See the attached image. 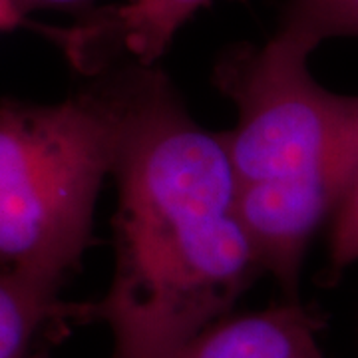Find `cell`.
Instances as JSON below:
<instances>
[{
  "mask_svg": "<svg viewBox=\"0 0 358 358\" xmlns=\"http://www.w3.org/2000/svg\"><path fill=\"white\" fill-rule=\"evenodd\" d=\"M114 176V277L90 320L110 327L112 358H171L225 319L263 267L221 134L187 114L154 66L141 70Z\"/></svg>",
  "mask_w": 358,
  "mask_h": 358,
  "instance_id": "6da1fadb",
  "label": "cell"
},
{
  "mask_svg": "<svg viewBox=\"0 0 358 358\" xmlns=\"http://www.w3.org/2000/svg\"><path fill=\"white\" fill-rule=\"evenodd\" d=\"M140 64L106 68L56 103L0 100V265L62 289L92 243L120 162Z\"/></svg>",
  "mask_w": 358,
  "mask_h": 358,
  "instance_id": "7a4b0ae2",
  "label": "cell"
},
{
  "mask_svg": "<svg viewBox=\"0 0 358 358\" xmlns=\"http://www.w3.org/2000/svg\"><path fill=\"white\" fill-rule=\"evenodd\" d=\"M310 50L275 34L261 48H239L215 80L237 106L235 128L221 134L237 185L291 178L317 166L358 134V96L319 86Z\"/></svg>",
  "mask_w": 358,
  "mask_h": 358,
  "instance_id": "3957f363",
  "label": "cell"
},
{
  "mask_svg": "<svg viewBox=\"0 0 358 358\" xmlns=\"http://www.w3.org/2000/svg\"><path fill=\"white\" fill-rule=\"evenodd\" d=\"M209 0H126L86 13L68 28L46 34L68 60L86 74H98L115 62L154 66L169 48L179 28Z\"/></svg>",
  "mask_w": 358,
  "mask_h": 358,
  "instance_id": "277c9868",
  "label": "cell"
},
{
  "mask_svg": "<svg viewBox=\"0 0 358 358\" xmlns=\"http://www.w3.org/2000/svg\"><path fill=\"white\" fill-rule=\"evenodd\" d=\"M322 327L317 308L287 299L213 322L171 358H327L319 343Z\"/></svg>",
  "mask_w": 358,
  "mask_h": 358,
  "instance_id": "5b68a950",
  "label": "cell"
},
{
  "mask_svg": "<svg viewBox=\"0 0 358 358\" xmlns=\"http://www.w3.org/2000/svg\"><path fill=\"white\" fill-rule=\"evenodd\" d=\"M72 305L60 289L13 268H0V358L30 355L34 338L48 327L70 322Z\"/></svg>",
  "mask_w": 358,
  "mask_h": 358,
  "instance_id": "8992f818",
  "label": "cell"
},
{
  "mask_svg": "<svg viewBox=\"0 0 358 358\" xmlns=\"http://www.w3.org/2000/svg\"><path fill=\"white\" fill-rule=\"evenodd\" d=\"M277 34L310 52L334 36H358V0H289Z\"/></svg>",
  "mask_w": 358,
  "mask_h": 358,
  "instance_id": "52a82bcc",
  "label": "cell"
},
{
  "mask_svg": "<svg viewBox=\"0 0 358 358\" xmlns=\"http://www.w3.org/2000/svg\"><path fill=\"white\" fill-rule=\"evenodd\" d=\"M329 257L334 273L358 261V178L333 217Z\"/></svg>",
  "mask_w": 358,
  "mask_h": 358,
  "instance_id": "ba28073f",
  "label": "cell"
},
{
  "mask_svg": "<svg viewBox=\"0 0 358 358\" xmlns=\"http://www.w3.org/2000/svg\"><path fill=\"white\" fill-rule=\"evenodd\" d=\"M8 2L24 18L28 13L40 8H80L90 0H8Z\"/></svg>",
  "mask_w": 358,
  "mask_h": 358,
  "instance_id": "9c48e42d",
  "label": "cell"
},
{
  "mask_svg": "<svg viewBox=\"0 0 358 358\" xmlns=\"http://www.w3.org/2000/svg\"><path fill=\"white\" fill-rule=\"evenodd\" d=\"M22 22H24V18L16 13L13 4L8 0H0V30H8V28H14Z\"/></svg>",
  "mask_w": 358,
  "mask_h": 358,
  "instance_id": "30bf717a",
  "label": "cell"
}]
</instances>
